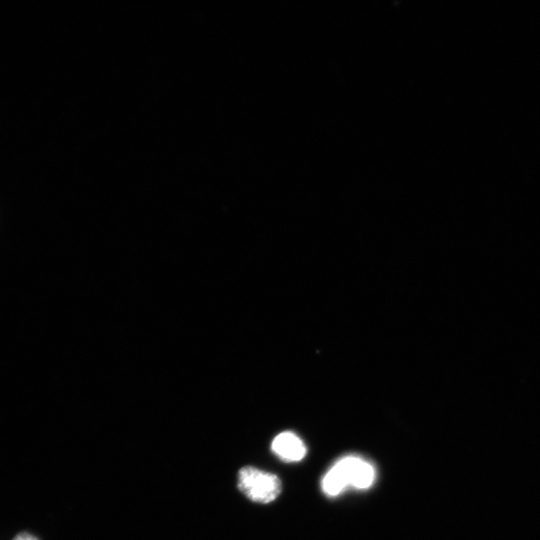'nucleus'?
<instances>
[{"instance_id":"obj_1","label":"nucleus","mask_w":540,"mask_h":540,"mask_svg":"<svg viewBox=\"0 0 540 540\" xmlns=\"http://www.w3.org/2000/svg\"><path fill=\"white\" fill-rule=\"evenodd\" d=\"M373 465L359 456L339 459L322 479V490L327 496H337L346 488L367 489L375 480Z\"/></svg>"},{"instance_id":"obj_3","label":"nucleus","mask_w":540,"mask_h":540,"mask_svg":"<svg viewBox=\"0 0 540 540\" xmlns=\"http://www.w3.org/2000/svg\"><path fill=\"white\" fill-rule=\"evenodd\" d=\"M271 450L282 461L298 462L307 452L303 441L293 432L278 434L271 443Z\"/></svg>"},{"instance_id":"obj_2","label":"nucleus","mask_w":540,"mask_h":540,"mask_svg":"<svg viewBox=\"0 0 540 540\" xmlns=\"http://www.w3.org/2000/svg\"><path fill=\"white\" fill-rule=\"evenodd\" d=\"M238 488L250 500L267 504L279 496L282 484L273 473L245 466L238 472Z\"/></svg>"},{"instance_id":"obj_4","label":"nucleus","mask_w":540,"mask_h":540,"mask_svg":"<svg viewBox=\"0 0 540 540\" xmlns=\"http://www.w3.org/2000/svg\"><path fill=\"white\" fill-rule=\"evenodd\" d=\"M13 540H38V539L29 533H20Z\"/></svg>"}]
</instances>
